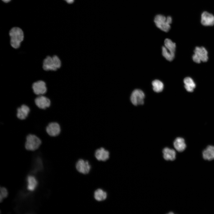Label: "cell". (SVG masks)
<instances>
[{
	"instance_id": "obj_1",
	"label": "cell",
	"mask_w": 214,
	"mask_h": 214,
	"mask_svg": "<svg viewBox=\"0 0 214 214\" xmlns=\"http://www.w3.org/2000/svg\"><path fill=\"white\" fill-rule=\"evenodd\" d=\"M62 67V61L56 55L52 56L48 55L43 59L42 67L45 71H56Z\"/></svg>"
},
{
	"instance_id": "obj_20",
	"label": "cell",
	"mask_w": 214,
	"mask_h": 214,
	"mask_svg": "<svg viewBox=\"0 0 214 214\" xmlns=\"http://www.w3.org/2000/svg\"><path fill=\"white\" fill-rule=\"evenodd\" d=\"M107 196L106 192L101 188H98L96 190L94 193V197L95 200L98 202H101L105 200Z\"/></svg>"
},
{
	"instance_id": "obj_6",
	"label": "cell",
	"mask_w": 214,
	"mask_h": 214,
	"mask_svg": "<svg viewBox=\"0 0 214 214\" xmlns=\"http://www.w3.org/2000/svg\"><path fill=\"white\" fill-rule=\"evenodd\" d=\"M41 143V139L38 137L30 134L26 137L25 147L27 150L34 151L39 147Z\"/></svg>"
},
{
	"instance_id": "obj_24",
	"label": "cell",
	"mask_w": 214,
	"mask_h": 214,
	"mask_svg": "<svg viewBox=\"0 0 214 214\" xmlns=\"http://www.w3.org/2000/svg\"><path fill=\"white\" fill-rule=\"evenodd\" d=\"M3 1L5 2H9L10 0H2Z\"/></svg>"
},
{
	"instance_id": "obj_16",
	"label": "cell",
	"mask_w": 214,
	"mask_h": 214,
	"mask_svg": "<svg viewBox=\"0 0 214 214\" xmlns=\"http://www.w3.org/2000/svg\"><path fill=\"white\" fill-rule=\"evenodd\" d=\"M184 87L188 92H191L194 90L196 84L193 80L190 77H187L183 80Z\"/></svg>"
},
{
	"instance_id": "obj_22",
	"label": "cell",
	"mask_w": 214,
	"mask_h": 214,
	"mask_svg": "<svg viewBox=\"0 0 214 214\" xmlns=\"http://www.w3.org/2000/svg\"><path fill=\"white\" fill-rule=\"evenodd\" d=\"M0 191V201L1 202L4 199L7 197L8 192L7 188L4 187H1Z\"/></svg>"
},
{
	"instance_id": "obj_8",
	"label": "cell",
	"mask_w": 214,
	"mask_h": 214,
	"mask_svg": "<svg viewBox=\"0 0 214 214\" xmlns=\"http://www.w3.org/2000/svg\"><path fill=\"white\" fill-rule=\"evenodd\" d=\"M145 95L141 90L136 89L132 92L130 97V101L134 105L137 106L142 105L144 103Z\"/></svg>"
},
{
	"instance_id": "obj_5",
	"label": "cell",
	"mask_w": 214,
	"mask_h": 214,
	"mask_svg": "<svg viewBox=\"0 0 214 214\" xmlns=\"http://www.w3.org/2000/svg\"><path fill=\"white\" fill-rule=\"evenodd\" d=\"M192 59L196 63L207 62L208 59L207 50L203 46L196 47L194 50Z\"/></svg>"
},
{
	"instance_id": "obj_2",
	"label": "cell",
	"mask_w": 214,
	"mask_h": 214,
	"mask_svg": "<svg viewBox=\"0 0 214 214\" xmlns=\"http://www.w3.org/2000/svg\"><path fill=\"white\" fill-rule=\"evenodd\" d=\"M9 35L11 47L15 49L19 48L24 40V35L22 30L19 27H13L10 30Z\"/></svg>"
},
{
	"instance_id": "obj_14",
	"label": "cell",
	"mask_w": 214,
	"mask_h": 214,
	"mask_svg": "<svg viewBox=\"0 0 214 214\" xmlns=\"http://www.w3.org/2000/svg\"><path fill=\"white\" fill-rule=\"evenodd\" d=\"M30 109L26 105L23 104L17 109V117L19 119L23 120L28 116Z\"/></svg>"
},
{
	"instance_id": "obj_4",
	"label": "cell",
	"mask_w": 214,
	"mask_h": 214,
	"mask_svg": "<svg viewBox=\"0 0 214 214\" xmlns=\"http://www.w3.org/2000/svg\"><path fill=\"white\" fill-rule=\"evenodd\" d=\"M154 22L156 26L162 31L168 32L171 28L170 24L172 18L170 16L167 17L163 15L159 14L155 17Z\"/></svg>"
},
{
	"instance_id": "obj_17",
	"label": "cell",
	"mask_w": 214,
	"mask_h": 214,
	"mask_svg": "<svg viewBox=\"0 0 214 214\" xmlns=\"http://www.w3.org/2000/svg\"><path fill=\"white\" fill-rule=\"evenodd\" d=\"M26 181L27 189L31 191L35 190L38 185V181L35 177L31 175H29L27 177Z\"/></svg>"
},
{
	"instance_id": "obj_12",
	"label": "cell",
	"mask_w": 214,
	"mask_h": 214,
	"mask_svg": "<svg viewBox=\"0 0 214 214\" xmlns=\"http://www.w3.org/2000/svg\"><path fill=\"white\" fill-rule=\"evenodd\" d=\"M109 152L102 147L96 150L95 153V158L99 161H106L109 159Z\"/></svg>"
},
{
	"instance_id": "obj_23",
	"label": "cell",
	"mask_w": 214,
	"mask_h": 214,
	"mask_svg": "<svg viewBox=\"0 0 214 214\" xmlns=\"http://www.w3.org/2000/svg\"><path fill=\"white\" fill-rule=\"evenodd\" d=\"M68 4H72L73 3L74 0H64Z\"/></svg>"
},
{
	"instance_id": "obj_7",
	"label": "cell",
	"mask_w": 214,
	"mask_h": 214,
	"mask_svg": "<svg viewBox=\"0 0 214 214\" xmlns=\"http://www.w3.org/2000/svg\"><path fill=\"white\" fill-rule=\"evenodd\" d=\"M32 88L34 94L38 96L45 94L48 91L46 83L41 80L34 82L32 84Z\"/></svg>"
},
{
	"instance_id": "obj_11",
	"label": "cell",
	"mask_w": 214,
	"mask_h": 214,
	"mask_svg": "<svg viewBox=\"0 0 214 214\" xmlns=\"http://www.w3.org/2000/svg\"><path fill=\"white\" fill-rule=\"evenodd\" d=\"M46 131L49 136L56 137L59 135L60 133V126L56 122H51L49 123L46 127Z\"/></svg>"
},
{
	"instance_id": "obj_9",
	"label": "cell",
	"mask_w": 214,
	"mask_h": 214,
	"mask_svg": "<svg viewBox=\"0 0 214 214\" xmlns=\"http://www.w3.org/2000/svg\"><path fill=\"white\" fill-rule=\"evenodd\" d=\"M75 168L77 170L79 173L86 174L90 172L91 166L88 160L80 159L76 163Z\"/></svg>"
},
{
	"instance_id": "obj_21",
	"label": "cell",
	"mask_w": 214,
	"mask_h": 214,
	"mask_svg": "<svg viewBox=\"0 0 214 214\" xmlns=\"http://www.w3.org/2000/svg\"><path fill=\"white\" fill-rule=\"evenodd\" d=\"M153 90L156 92H162L164 88L163 83L160 81L155 80L152 82Z\"/></svg>"
},
{
	"instance_id": "obj_15",
	"label": "cell",
	"mask_w": 214,
	"mask_h": 214,
	"mask_svg": "<svg viewBox=\"0 0 214 214\" xmlns=\"http://www.w3.org/2000/svg\"><path fill=\"white\" fill-rule=\"evenodd\" d=\"M203 158L208 161L214 160V146H208L202 152Z\"/></svg>"
},
{
	"instance_id": "obj_18",
	"label": "cell",
	"mask_w": 214,
	"mask_h": 214,
	"mask_svg": "<svg viewBox=\"0 0 214 214\" xmlns=\"http://www.w3.org/2000/svg\"><path fill=\"white\" fill-rule=\"evenodd\" d=\"M174 146L176 150L179 152H182L185 149L186 145L184 139L181 137H177L174 140Z\"/></svg>"
},
{
	"instance_id": "obj_3",
	"label": "cell",
	"mask_w": 214,
	"mask_h": 214,
	"mask_svg": "<svg viewBox=\"0 0 214 214\" xmlns=\"http://www.w3.org/2000/svg\"><path fill=\"white\" fill-rule=\"evenodd\" d=\"M164 44L162 47V55L166 60L171 61L175 57L176 44L170 39L166 38L164 40Z\"/></svg>"
},
{
	"instance_id": "obj_10",
	"label": "cell",
	"mask_w": 214,
	"mask_h": 214,
	"mask_svg": "<svg viewBox=\"0 0 214 214\" xmlns=\"http://www.w3.org/2000/svg\"><path fill=\"white\" fill-rule=\"evenodd\" d=\"M34 103L36 106L39 108L45 109L50 107L51 105L50 99L45 96L38 95L34 100Z\"/></svg>"
},
{
	"instance_id": "obj_19",
	"label": "cell",
	"mask_w": 214,
	"mask_h": 214,
	"mask_svg": "<svg viewBox=\"0 0 214 214\" xmlns=\"http://www.w3.org/2000/svg\"><path fill=\"white\" fill-rule=\"evenodd\" d=\"M163 157L166 160L173 161L176 158V153L173 149L166 147L163 150Z\"/></svg>"
},
{
	"instance_id": "obj_13",
	"label": "cell",
	"mask_w": 214,
	"mask_h": 214,
	"mask_svg": "<svg viewBox=\"0 0 214 214\" xmlns=\"http://www.w3.org/2000/svg\"><path fill=\"white\" fill-rule=\"evenodd\" d=\"M202 24L205 26L214 25V15L206 11L203 12L201 15Z\"/></svg>"
}]
</instances>
